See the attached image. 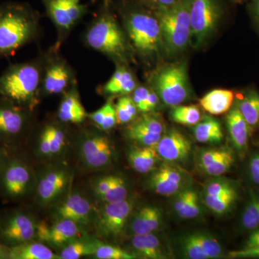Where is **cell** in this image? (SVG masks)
<instances>
[{
	"label": "cell",
	"mask_w": 259,
	"mask_h": 259,
	"mask_svg": "<svg viewBox=\"0 0 259 259\" xmlns=\"http://www.w3.org/2000/svg\"><path fill=\"white\" fill-rule=\"evenodd\" d=\"M85 47L97 51L115 65L129 66L135 61L134 49L117 20L111 0H102L96 15L81 36Z\"/></svg>",
	"instance_id": "obj_1"
},
{
	"label": "cell",
	"mask_w": 259,
	"mask_h": 259,
	"mask_svg": "<svg viewBox=\"0 0 259 259\" xmlns=\"http://www.w3.org/2000/svg\"><path fill=\"white\" fill-rule=\"evenodd\" d=\"M120 15L135 55L144 62L156 59L163 51L161 28L153 10L138 0H111Z\"/></svg>",
	"instance_id": "obj_2"
},
{
	"label": "cell",
	"mask_w": 259,
	"mask_h": 259,
	"mask_svg": "<svg viewBox=\"0 0 259 259\" xmlns=\"http://www.w3.org/2000/svg\"><path fill=\"white\" fill-rule=\"evenodd\" d=\"M42 15L26 3L0 5V59L14 55L41 35Z\"/></svg>",
	"instance_id": "obj_3"
},
{
	"label": "cell",
	"mask_w": 259,
	"mask_h": 259,
	"mask_svg": "<svg viewBox=\"0 0 259 259\" xmlns=\"http://www.w3.org/2000/svg\"><path fill=\"white\" fill-rule=\"evenodd\" d=\"M47 51L30 61L10 64L0 75V96L32 110L41 97Z\"/></svg>",
	"instance_id": "obj_4"
},
{
	"label": "cell",
	"mask_w": 259,
	"mask_h": 259,
	"mask_svg": "<svg viewBox=\"0 0 259 259\" xmlns=\"http://www.w3.org/2000/svg\"><path fill=\"white\" fill-rule=\"evenodd\" d=\"M190 0H180L175 5L153 10L159 23L163 51L175 56L184 51L191 42Z\"/></svg>",
	"instance_id": "obj_5"
},
{
	"label": "cell",
	"mask_w": 259,
	"mask_h": 259,
	"mask_svg": "<svg viewBox=\"0 0 259 259\" xmlns=\"http://www.w3.org/2000/svg\"><path fill=\"white\" fill-rule=\"evenodd\" d=\"M149 83L160 100L166 106L182 105L190 96L185 63H174L160 68L151 75Z\"/></svg>",
	"instance_id": "obj_6"
},
{
	"label": "cell",
	"mask_w": 259,
	"mask_h": 259,
	"mask_svg": "<svg viewBox=\"0 0 259 259\" xmlns=\"http://www.w3.org/2000/svg\"><path fill=\"white\" fill-rule=\"evenodd\" d=\"M46 15L54 24L56 40L53 50L60 51L70 34L88 15L89 4L83 0H41Z\"/></svg>",
	"instance_id": "obj_7"
},
{
	"label": "cell",
	"mask_w": 259,
	"mask_h": 259,
	"mask_svg": "<svg viewBox=\"0 0 259 259\" xmlns=\"http://www.w3.org/2000/svg\"><path fill=\"white\" fill-rule=\"evenodd\" d=\"M191 42L202 47L215 32L224 9L221 0H190Z\"/></svg>",
	"instance_id": "obj_8"
},
{
	"label": "cell",
	"mask_w": 259,
	"mask_h": 259,
	"mask_svg": "<svg viewBox=\"0 0 259 259\" xmlns=\"http://www.w3.org/2000/svg\"><path fill=\"white\" fill-rule=\"evenodd\" d=\"M76 84L78 81L74 68L61 55L60 51L49 48L42 74L41 97L62 95Z\"/></svg>",
	"instance_id": "obj_9"
},
{
	"label": "cell",
	"mask_w": 259,
	"mask_h": 259,
	"mask_svg": "<svg viewBox=\"0 0 259 259\" xmlns=\"http://www.w3.org/2000/svg\"><path fill=\"white\" fill-rule=\"evenodd\" d=\"M134 208V203L127 199L105 204L99 215L97 227L102 236L109 238L120 236Z\"/></svg>",
	"instance_id": "obj_10"
},
{
	"label": "cell",
	"mask_w": 259,
	"mask_h": 259,
	"mask_svg": "<svg viewBox=\"0 0 259 259\" xmlns=\"http://www.w3.org/2000/svg\"><path fill=\"white\" fill-rule=\"evenodd\" d=\"M129 139L141 146H156L165 132L164 124L161 117L153 114L144 113L125 127Z\"/></svg>",
	"instance_id": "obj_11"
},
{
	"label": "cell",
	"mask_w": 259,
	"mask_h": 259,
	"mask_svg": "<svg viewBox=\"0 0 259 259\" xmlns=\"http://www.w3.org/2000/svg\"><path fill=\"white\" fill-rule=\"evenodd\" d=\"M181 249L186 258L214 259L221 258L223 248L220 242L211 235L195 232L184 236L180 241Z\"/></svg>",
	"instance_id": "obj_12"
},
{
	"label": "cell",
	"mask_w": 259,
	"mask_h": 259,
	"mask_svg": "<svg viewBox=\"0 0 259 259\" xmlns=\"http://www.w3.org/2000/svg\"><path fill=\"white\" fill-rule=\"evenodd\" d=\"M29 110L0 96V137L14 139L20 136L28 125Z\"/></svg>",
	"instance_id": "obj_13"
},
{
	"label": "cell",
	"mask_w": 259,
	"mask_h": 259,
	"mask_svg": "<svg viewBox=\"0 0 259 259\" xmlns=\"http://www.w3.org/2000/svg\"><path fill=\"white\" fill-rule=\"evenodd\" d=\"M185 180V172L179 166L165 162L153 172L149 180V187L160 195L171 196L182 190Z\"/></svg>",
	"instance_id": "obj_14"
},
{
	"label": "cell",
	"mask_w": 259,
	"mask_h": 259,
	"mask_svg": "<svg viewBox=\"0 0 259 259\" xmlns=\"http://www.w3.org/2000/svg\"><path fill=\"white\" fill-rule=\"evenodd\" d=\"M160 158L168 163L185 161L192 153V143L190 140L175 128L164 132L156 146Z\"/></svg>",
	"instance_id": "obj_15"
},
{
	"label": "cell",
	"mask_w": 259,
	"mask_h": 259,
	"mask_svg": "<svg viewBox=\"0 0 259 259\" xmlns=\"http://www.w3.org/2000/svg\"><path fill=\"white\" fill-rule=\"evenodd\" d=\"M81 153L87 164L93 168L108 165L113 155V146L107 136L100 134L89 135L81 145Z\"/></svg>",
	"instance_id": "obj_16"
},
{
	"label": "cell",
	"mask_w": 259,
	"mask_h": 259,
	"mask_svg": "<svg viewBox=\"0 0 259 259\" xmlns=\"http://www.w3.org/2000/svg\"><path fill=\"white\" fill-rule=\"evenodd\" d=\"M139 85L137 79L129 66L116 65L115 70L106 82L97 88V93L112 100L115 97L131 95Z\"/></svg>",
	"instance_id": "obj_17"
},
{
	"label": "cell",
	"mask_w": 259,
	"mask_h": 259,
	"mask_svg": "<svg viewBox=\"0 0 259 259\" xmlns=\"http://www.w3.org/2000/svg\"><path fill=\"white\" fill-rule=\"evenodd\" d=\"M30 182L28 168L18 161L8 163L2 175V188L4 193L10 197H18L25 194Z\"/></svg>",
	"instance_id": "obj_18"
},
{
	"label": "cell",
	"mask_w": 259,
	"mask_h": 259,
	"mask_svg": "<svg viewBox=\"0 0 259 259\" xmlns=\"http://www.w3.org/2000/svg\"><path fill=\"white\" fill-rule=\"evenodd\" d=\"M88 114L81 103L78 84L74 85L63 94L57 117L64 124L82 123L88 118Z\"/></svg>",
	"instance_id": "obj_19"
},
{
	"label": "cell",
	"mask_w": 259,
	"mask_h": 259,
	"mask_svg": "<svg viewBox=\"0 0 259 259\" xmlns=\"http://www.w3.org/2000/svg\"><path fill=\"white\" fill-rule=\"evenodd\" d=\"M226 127L232 144L241 156L245 154L253 130L234 105L226 115Z\"/></svg>",
	"instance_id": "obj_20"
},
{
	"label": "cell",
	"mask_w": 259,
	"mask_h": 259,
	"mask_svg": "<svg viewBox=\"0 0 259 259\" xmlns=\"http://www.w3.org/2000/svg\"><path fill=\"white\" fill-rule=\"evenodd\" d=\"M35 230L36 228L30 218L18 213L5 223L2 235L6 241L18 245L30 241L35 235Z\"/></svg>",
	"instance_id": "obj_21"
},
{
	"label": "cell",
	"mask_w": 259,
	"mask_h": 259,
	"mask_svg": "<svg viewBox=\"0 0 259 259\" xmlns=\"http://www.w3.org/2000/svg\"><path fill=\"white\" fill-rule=\"evenodd\" d=\"M37 233L42 241L61 245L77 236V223L67 219H61L52 227L48 226L47 223H40L37 226Z\"/></svg>",
	"instance_id": "obj_22"
},
{
	"label": "cell",
	"mask_w": 259,
	"mask_h": 259,
	"mask_svg": "<svg viewBox=\"0 0 259 259\" xmlns=\"http://www.w3.org/2000/svg\"><path fill=\"white\" fill-rule=\"evenodd\" d=\"M91 207L82 196L74 194L61 204L58 213L61 219H67L76 223H86L90 218Z\"/></svg>",
	"instance_id": "obj_23"
},
{
	"label": "cell",
	"mask_w": 259,
	"mask_h": 259,
	"mask_svg": "<svg viewBox=\"0 0 259 259\" xmlns=\"http://www.w3.org/2000/svg\"><path fill=\"white\" fill-rule=\"evenodd\" d=\"M234 98V93L231 90L216 89L206 94L200 99L199 103L210 115H219L231 110Z\"/></svg>",
	"instance_id": "obj_24"
},
{
	"label": "cell",
	"mask_w": 259,
	"mask_h": 259,
	"mask_svg": "<svg viewBox=\"0 0 259 259\" xmlns=\"http://www.w3.org/2000/svg\"><path fill=\"white\" fill-rule=\"evenodd\" d=\"M127 158L135 171L146 174L154 169L160 157L156 146H142L131 148L127 153Z\"/></svg>",
	"instance_id": "obj_25"
},
{
	"label": "cell",
	"mask_w": 259,
	"mask_h": 259,
	"mask_svg": "<svg viewBox=\"0 0 259 259\" xmlns=\"http://www.w3.org/2000/svg\"><path fill=\"white\" fill-rule=\"evenodd\" d=\"M174 209L177 215L183 219H194L201 212L198 194L193 189H182L177 194Z\"/></svg>",
	"instance_id": "obj_26"
},
{
	"label": "cell",
	"mask_w": 259,
	"mask_h": 259,
	"mask_svg": "<svg viewBox=\"0 0 259 259\" xmlns=\"http://www.w3.org/2000/svg\"><path fill=\"white\" fill-rule=\"evenodd\" d=\"M132 246L140 256L148 259H164L167 258L165 250L157 236L153 233L142 235H134L132 238Z\"/></svg>",
	"instance_id": "obj_27"
},
{
	"label": "cell",
	"mask_w": 259,
	"mask_h": 259,
	"mask_svg": "<svg viewBox=\"0 0 259 259\" xmlns=\"http://www.w3.org/2000/svg\"><path fill=\"white\" fill-rule=\"evenodd\" d=\"M193 135L199 143L206 144H220L224 136L221 122L210 116H205L194 125Z\"/></svg>",
	"instance_id": "obj_28"
},
{
	"label": "cell",
	"mask_w": 259,
	"mask_h": 259,
	"mask_svg": "<svg viewBox=\"0 0 259 259\" xmlns=\"http://www.w3.org/2000/svg\"><path fill=\"white\" fill-rule=\"evenodd\" d=\"M67 177L64 171H54L46 175L40 180L37 187V193L44 202H50L64 190Z\"/></svg>",
	"instance_id": "obj_29"
},
{
	"label": "cell",
	"mask_w": 259,
	"mask_h": 259,
	"mask_svg": "<svg viewBox=\"0 0 259 259\" xmlns=\"http://www.w3.org/2000/svg\"><path fill=\"white\" fill-rule=\"evenodd\" d=\"M9 258L11 259H56L60 256L45 245L40 243H25L15 245L9 250Z\"/></svg>",
	"instance_id": "obj_30"
},
{
	"label": "cell",
	"mask_w": 259,
	"mask_h": 259,
	"mask_svg": "<svg viewBox=\"0 0 259 259\" xmlns=\"http://www.w3.org/2000/svg\"><path fill=\"white\" fill-rule=\"evenodd\" d=\"M235 105L252 130L259 127L258 92L255 90H248L242 95L241 98L238 99Z\"/></svg>",
	"instance_id": "obj_31"
},
{
	"label": "cell",
	"mask_w": 259,
	"mask_h": 259,
	"mask_svg": "<svg viewBox=\"0 0 259 259\" xmlns=\"http://www.w3.org/2000/svg\"><path fill=\"white\" fill-rule=\"evenodd\" d=\"M88 118L102 131H110L117 125L115 104L112 100H107L106 103L96 111L88 114Z\"/></svg>",
	"instance_id": "obj_32"
},
{
	"label": "cell",
	"mask_w": 259,
	"mask_h": 259,
	"mask_svg": "<svg viewBox=\"0 0 259 259\" xmlns=\"http://www.w3.org/2000/svg\"><path fill=\"white\" fill-rule=\"evenodd\" d=\"M238 197V190L219 196H209L204 194V204L213 213L223 215L229 212L236 203Z\"/></svg>",
	"instance_id": "obj_33"
},
{
	"label": "cell",
	"mask_w": 259,
	"mask_h": 259,
	"mask_svg": "<svg viewBox=\"0 0 259 259\" xmlns=\"http://www.w3.org/2000/svg\"><path fill=\"white\" fill-rule=\"evenodd\" d=\"M170 116L172 120L182 125L194 126L202 118L200 110L196 105H177L172 107Z\"/></svg>",
	"instance_id": "obj_34"
},
{
	"label": "cell",
	"mask_w": 259,
	"mask_h": 259,
	"mask_svg": "<svg viewBox=\"0 0 259 259\" xmlns=\"http://www.w3.org/2000/svg\"><path fill=\"white\" fill-rule=\"evenodd\" d=\"M243 229L253 231L259 228V194L253 192L245 205L241 219Z\"/></svg>",
	"instance_id": "obj_35"
},
{
	"label": "cell",
	"mask_w": 259,
	"mask_h": 259,
	"mask_svg": "<svg viewBox=\"0 0 259 259\" xmlns=\"http://www.w3.org/2000/svg\"><path fill=\"white\" fill-rule=\"evenodd\" d=\"M115 107L118 125L131 123L137 117L139 112L131 95L119 97Z\"/></svg>",
	"instance_id": "obj_36"
},
{
	"label": "cell",
	"mask_w": 259,
	"mask_h": 259,
	"mask_svg": "<svg viewBox=\"0 0 259 259\" xmlns=\"http://www.w3.org/2000/svg\"><path fill=\"white\" fill-rule=\"evenodd\" d=\"M233 151L226 148H209L203 150L199 153L197 164L199 168L204 171L209 167L222 161L227 156L233 154Z\"/></svg>",
	"instance_id": "obj_37"
},
{
	"label": "cell",
	"mask_w": 259,
	"mask_h": 259,
	"mask_svg": "<svg viewBox=\"0 0 259 259\" xmlns=\"http://www.w3.org/2000/svg\"><path fill=\"white\" fill-rule=\"evenodd\" d=\"M97 245L90 242H74L61 252L60 258L78 259L87 255H95Z\"/></svg>",
	"instance_id": "obj_38"
},
{
	"label": "cell",
	"mask_w": 259,
	"mask_h": 259,
	"mask_svg": "<svg viewBox=\"0 0 259 259\" xmlns=\"http://www.w3.org/2000/svg\"><path fill=\"white\" fill-rule=\"evenodd\" d=\"M44 127L49 136L51 153H59L66 142L64 130L61 126L54 122H48Z\"/></svg>",
	"instance_id": "obj_39"
},
{
	"label": "cell",
	"mask_w": 259,
	"mask_h": 259,
	"mask_svg": "<svg viewBox=\"0 0 259 259\" xmlns=\"http://www.w3.org/2000/svg\"><path fill=\"white\" fill-rule=\"evenodd\" d=\"M95 255L99 259L137 258V255L135 253H129L119 247L107 244L97 245Z\"/></svg>",
	"instance_id": "obj_40"
},
{
	"label": "cell",
	"mask_w": 259,
	"mask_h": 259,
	"mask_svg": "<svg viewBox=\"0 0 259 259\" xmlns=\"http://www.w3.org/2000/svg\"><path fill=\"white\" fill-rule=\"evenodd\" d=\"M127 195H128V190H127L125 180L122 177L116 176L115 182H113L110 188L100 198L105 201L106 203H111V202L125 200L127 199Z\"/></svg>",
	"instance_id": "obj_41"
},
{
	"label": "cell",
	"mask_w": 259,
	"mask_h": 259,
	"mask_svg": "<svg viewBox=\"0 0 259 259\" xmlns=\"http://www.w3.org/2000/svg\"><path fill=\"white\" fill-rule=\"evenodd\" d=\"M237 190L236 186L231 181L222 180H212L206 184L204 189V194L209 196H219Z\"/></svg>",
	"instance_id": "obj_42"
},
{
	"label": "cell",
	"mask_w": 259,
	"mask_h": 259,
	"mask_svg": "<svg viewBox=\"0 0 259 259\" xmlns=\"http://www.w3.org/2000/svg\"><path fill=\"white\" fill-rule=\"evenodd\" d=\"M160 101L159 97L157 94L155 93L154 90L151 88L150 93L148 94V97L140 107L139 112L141 113H150V112L154 111L155 109L157 107L158 102Z\"/></svg>",
	"instance_id": "obj_43"
},
{
	"label": "cell",
	"mask_w": 259,
	"mask_h": 259,
	"mask_svg": "<svg viewBox=\"0 0 259 259\" xmlns=\"http://www.w3.org/2000/svg\"><path fill=\"white\" fill-rule=\"evenodd\" d=\"M248 175L250 180L255 185H259V152L254 153L250 157L248 163Z\"/></svg>",
	"instance_id": "obj_44"
},
{
	"label": "cell",
	"mask_w": 259,
	"mask_h": 259,
	"mask_svg": "<svg viewBox=\"0 0 259 259\" xmlns=\"http://www.w3.org/2000/svg\"><path fill=\"white\" fill-rule=\"evenodd\" d=\"M116 176H107L105 177H103V178L100 179L98 182H97L96 185L95 187V192L97 195L100 197H102V196L104 195L107 191L109 190V189L110 188V187L113 184V182H115Z\"/></svg>",
	"instance_id": "obj_45"
},
{
	"label": "cell",
	"mask_w": 259,
	"mask_h": 259,
	"mask_svg": "<svg viewBox=\"0 0 259 259\" xmlns=\"http://www.w3.org/2000/svg\"><path fill=\"white\" fill-rule=\"evenodd\" d=\"M138 1L147 7L150 10H155L158 8L171 6L180 0H138Z\"/></svg>",
	"instance_id": "obj_46"
},
{
	"label": "cell",
	"mask_w": 259,
	"mask_h": 259,
	"mask_svg": "<svg viewBox=\"0 0 259 259\" xmlns=\"http://www.w3.org/2000/svg\"><path fill=\"white\" fill-rule=\"evenodd\" d=\"M229 255L231 258H259V246L234 250L231 252Z\"/></svg>",
	"instance_id": "obj_47"
},
{
	"label": "cell",
	"mask_w": 259,
	"mask_h": 259,
	"mask_svg": "<svg viewBox=\"0 0 259 259\" xmlns=\"http://www.w3.org/2000/svg\"><path fill=\"white\" fill-rule=\"evenodd\" d=\"M247 3L250 17L259 30V0H248Z\"/></svg>",
	"instance_id": "obj_48"
},
{
	"label": "cell",
	"mask_w": 259,
	"mask_h": 259,
	"mask_svg": "<svg viewBox=\"0 0 259 259\" xmlns=\"http://www.w3.org/2000/svg\"><path fill=\"white\" fill-rule=\"evenodd\" d=\"M40 150L42 154H51L50 142L45 128H42L40 136Z\"/></svg>",
	"instance_id": "obj_49"
},
{
	"label": "cell",
	"mask_w": 259,
	"mask_h": 259,
	"mask_svg": "<svg viewBox=\"0 0 259 259\" xmlns=\"http://www.w3.org/2000/svg\"><path fill=\"white\" fill-rule=\"evenodd\" d=\"M259 246V228L251 231L245 242V248H254Z\"/></svg>",
	"instance_id": "obj_50"
},
{
	"label": "cell",
	"mask_w": 259,
	"mask_h": 259,
	"mask_svg": "<svg viewBox=\"0 0 259 259\" xmlns=\"http://www.w3.org/2000/svg\"><path fill=\"white\" fill-rule=\"evenodd\" d=\"M10 248L0 245V259L9 258Z\"/></svg>",
	"instance_id": "obj_51"
},
{
	"label": "cell",
	"mask_w": 259,
	"mask_h": 259,
	"mask_svg": "<svg viewBox=\"0 0 259 259\" xmlns=\"http://www.w3.org/2000/svg\"><path fill=\"white\" fill-rule=\"evenodd\" d=\"M231 1L234 3H247L248 0H231Z\"/></svg>",
	"instance_id": "obj_52"
},
{
	"label": "cell",
	"mask_w": 259,
	"mask_h": 259,
	"mask_svg": "<svg viewBox=\"0 0 259 259\" xmlns=\"http://www.w3.org/2000/svg\"><path fill=\"white\" fill-rule=\"evenodd\" d=\"M0 161H1V153H0Z\"/></svg>",
	"instance_id": "obj_53"
}]
</instances>
